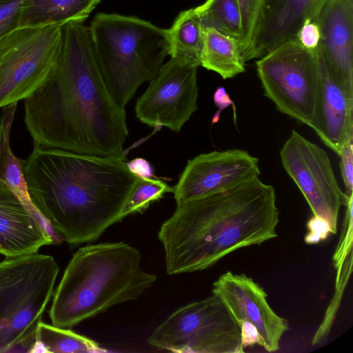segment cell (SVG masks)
I'll return each instance as SVG.
<instances>
[{
  "label": "cell",
  "mask_w": 353,
  "mask_h": 353,
  "mask_svg": "<svg viewBox=\"0 0 353 353\" xmlns=\"http://www.w3.org/2000/svg\"><path fill=\"white\" fill-rule=\"evenodd\" d=\"M24 112L34 145L126 160L125 108L104 81L89 28L83 23L62 26L57 64L24 100Z\"/></svg>",
  "instance_id": "cell-1"
},
{
  "label": "cell",
  "mask_w": 353,
  "mask_h": 353,
  "mask_svg": "<svg viewBox=\"0 0 353 353\" xmlns=\"http://www.w3.org/2000/svg\"><path fill=\"white\" fill-rule=\"evenodd\" d=\"M23 169L32 203L71 245L96 241L121 221L139 179L126 160L37 145Z\"/></svg>",
  "instance_id": "cell-2"
},
{
  "label": "cell",
  "mask_w": 353,
  "mask_h": 353,
  "mask_svg": "<svg viewBox=\"0 0 353 353\" xmlns=\"http://www.w3.org/2000/svg\"><path fill=\"white\" fill-rule=\"evenodd\" d=\"M275 190L259 176L226 191L179 205L161 225L169 274L210 268L241 248L277 236Z\"/></svg>",
  "instance_id": "cell-3"
},
{
  "label": "cell",
  "mask_w": 353,
  "mask_h": 353,
  "mask_svg": "<svg viewBox=\"0 0 353 353\" xmlns=\"http://www.w3.org/2000/svg\"><path fill=\"white\" fill-rule=\"evenodd\" d=\"M141 257L139 250L123 242L80 248L54 292L49 312L52 325L72 327L137 299L157 279L141 268Z\"/></svg>",
  "instance_id": "cell-4"
},
{
  "label": "cell",
  "mask_w": 353,
  "mask_h": 353,
  "mask_svg": "<svg viewBox=\"0 0 353 353\" xmlns=\"http://www.w3.org/2000/svg\"><path fill=\"white\" fill-rule=\"evenodd\" d=\"M88 28L104 81L125 108L141 84L157 77L169 55L168 30L115 13L97 14Z\"/></svg>",
  "instance_id": "cell-5"
},
{
  "label": "cell",
  "mask_w": 353,
  "mask_h": 353,
  "mask_svg": "<svg viewBox=\"0 0 353 353\" xmlns=\"http://www.w3.org/2000/svg\"><path fill=\"white\" fill-rule=\"evenodd\" d=\"M59 272L53 256L37 252L0 261V353H29Z\"/></svg>",
  "instance_id": "cell-6"
},
{
  "label": "cell",
  "mask_w": 353,
  "mask_h": 353,
  "mask_svg": "<svg viewBox=\"0 0 353 353\" xmlns=\"http://www.w3.org/2000/svg\"><path fill=\"white\" fill-rule=\"evenodd\" d=\"M157 348L177 353H242V329L212 294L170 314L148 337Z\"/></svg>",
  "instance_id": "cell-7"
},
{
  "label": "cell",
  "mask_w": 353,
  "mask_h": 353,
  "mask_svg": "<svg viewBox=\"0 0 353 353\" xmlns=\"http://www.w3.org/2000/svg\"><path fill=\"white\" fill-rule=\"evenodd\" d=\"M256 65L264 95L281 112L311 127L320 87L316 49L308 50L293 38L269 51Z\"/></svg>",
  "instance_id": "cell-8"
},
{
  "label": "cell",
  "mask_w": 353,
  "mask_h": 353,
  "mask_svg": "<svg viewBox=\"0 0 353 353\" xmlns=\"http://www.w3.org/2000/svg\"><path fill=\"white\" fill-rule=\"evenodd\" d=\"M62 26L19 28L0 39V108L25 100L57 64Z\"/></svg>",
  "instance_id": "cell-9"
},
{
  "label": "cell",
  "mask_w": 353,
  "mask_h": 353,
  "mask_svg": "<svg viewBox=\"0 0 353 353\" xmlns=\"http://www.w3.org/2000/svg\"><path fill=\"white\" fill-rule=\"evenodd\" d=\"M280 156L285 170L301 190L313 216L325 220L331 233L336 234L344 193L327 154L293 130Z\"/></svg>",
  "instance_id": "cell-10"
},
{
  "label": "cell",
  "mask_w": 353,
  "mask_h": 353,
  "mask_svg": "<svg viewBox=\"0 0 353 353\" xmlns=\"http://www.w3.org/2000/svg\"><path fill=\"white\" fill-rule=\"evenodd\" d=\"M199 67L170 57L137 100V118L150 127L180 132L197 110Z\"/></svg>",
  "instance_id": "cell-11"
},
{
  "label": "cell",
  "mask_w": 353,
  "mask_h": 353,
  "mask_svg": "<svg viewBox=\"0 0 353 353\" xmlns=\"http://www.w3.org/2000/svg\"><path fill=\"white\" fill-rule=\"evenodd\" d=\"M212 287V294L221 299L240 325L244 347L258 344L269 352L279 349L288 323L272 309L263 288L245 274L231 271L221 274Z\"/></svg>",
  "instance_id": "cell-12"
},
{
  "label": "cell",
  "mask_w": 353,
  "mask_h": 353,
  "mask_svg": "<svg viewBox=\"0 0 353 353\" xmlns=\"http://www.w3.org/2000/svg\"><path fill=\"white\" fill-rule=\"evenodd\" d=\"M259 162L240 149L214 151L188 160L173 188L176 205L228 190L259 176Z\"/></svg>",
  "instance_id": "cell-13"
},
{
  "label": "cell",
  "mask_w": 353,
  "mask_h": 353,
  "mask_svg": "<svg viewBox=\"0 0 353 353\" xmlns=\"http://www.w3.org/2000/svg\"><path fill=\"white\" fill-rule=\"evenodd\" d=\"M310 18L320 29L317 49L327 69L353 93V0H319Z\"/></svg>",
  "instance_id": "cell-14"
},
{
  "label": "cell",
  "mask_w": 353,
  "mask_h": 353,
  "mask_svg": "<svg viewBox=\"0 0 353 353\" xmlns=\"http://www.w3.org/2000/svg\"><path fill=\"white\" fill-rule=\"evenodd\" d=\"M320 87L312 128L325 145L339 155L353 141V93L331 76L316 48Z\"/></svg>",
  "instance_id": "cell-15"
},
{
  "label": "cell",
  "mask_w": 353,
  "mask_h": 353,
  "mask_svg": "<svg viewBox=\"0 0 353 353\" xmlns=\"http://www.w3.org/2000/svg\"><path fill=\"white\" fill-rule=\"evenodd\" d=\"M43 223L0 179V254L15 257L37 253L41 247L53 243L50 230Z\"/></svg>",
  "instance_id": "cell-16"
},
{
  "label": "cell",
  "mask_w": 353,
  "mask_h": 353,
  "mask_svg": "<svg viewBox=\"0 0 353 353\" xmlns=\"http://www.w3.org/2000/svg\"><path fill=\"white\" fill-rule=\"evenodd\" d=\"M319 0H263L261 18L246 61L261 58L282 43L295 38Z\"/></svg>",
  "instance_id": "cell-17"
},
{
  "label": "cell",
  "mask_w": 353,
  "mask_h": 353,
  "mask_svg": "<svg viewBox=\"0 0 353 353\" xmlns=\"http://www.w3.org/2000/svg\"><path fill=\"white\" fill-rule=\"evenodd\" d=\"M101 0H25L19 28L83 23Z\"/></svg>",
  "instance_id": "cell-18"
},
{
  "label": "cell",
  "mask_w": 353,
  "mask_h": 353,
  "mask_svg": "<svg viewBox=\"0 0 353 353\" xmlns=\"http://www.w3.org/2000/svg\"><path fill=\"white\" fill-rule=\"evenodd\" d=\"M18 102L3 108L0 117V179L19 197L28 210L41 217L31 201L23 165L10 148V133Z\"/></svg>",
  "instance_id": "cell-19"
},
{
  "label": "cell",
  "mask_w": 353,
  "mask_h": 353,
  "mask_svg": "<svg viewBox=\"0 0 353 353\" xmlns=\"http://www.w3.org/2000/svg\"><path fill=\"white\" fill-rule=\"evenodd\" d=\"M201 65L218 73L223 79L245 71L239 41L214 28H204Z\"/></svg>",
  "instance_id": "cell-20"
},
{
  "label": "cell",
  "mask_w": 353,
  "mask_h": 353,
  "mask_svg": "<svg viewBox=\"0 0 353 353\" xmlns=\"http://www.w3.org/2000/svg\"><path fill=\"white\" fill-rule=\"evenodd\" d=\"M167 30L170 57L201 66L204 27L195 8L181 12Z\"/></svg>",
  "instance_id": "cell-21"
},
{
  "label": "cell",
  "mask_w": 353,
  "mask_h": 353,
  "mask_svg": "<svg viewBox=\"0 0 353 353\" xmlns=\"http://www.w3.org/2000/svg\"><path fill=\"white\" fill-rule=\"evenodd\" d=\"M195 9L204 28H214L239 43L242 26L237 0H206Z\"/></svg>",
  "instance_id": "cell-22"
},
{
  "label": "cell",
  "mask_w": 353,
  "mask_h": 353,
  "mask_svg": "<svg viewBox=\"0 0 353 353\" xmlns=\"http://www.w3.org/2000/svg\"><path fill=\"white\" fill-rule=\"evenodd\" d=\"M36 339L42 343L47 353H96L107 351L90 339L43 321L37 326Z\"/></svg>",
  "instance_id": "cell-23"
},
{
  "label": "cell",
  "mask_w": 353,
  "mask_h": 353,
  "mask_svg": "<svg viewBox=\"0 0 353 353\" xmlns=\"http://www.w3.org/2000/svg\"><path fill=\"white\" fill-rule=\"evenodd\" d=\"M172 190L173 188L162 180L139 177L123 207V219L130 214L145 210L152 202L160 199L165 193Z\"/></svg>",
  "instance_id": "cell-24"
},
{
  "label": "cell",
  "mask_w": 353,
  "mask_h": 353,
  "mask_svg": "<svg viewBox=\"0 0 353 353\" xmlns=\"http://www.w3.org/2000/svg\"><path fill=\"white\" fill-rule=\"evenodd\" d=\"M352 268V251L347 254L343 263L336 268L337 273L334 294L330 304L327 307L322 323L314 335L312 341V345L320 343L328 335L340 305L344 290L350 276Z\"/></svg>",
  "instance_id": "cell-25"
},
{
  "label": "cell",
  "mask_w": 353,
  "mask_h": 353,
  "mask_svg": "<svg viewBox=\"0 0 353 353\" xmlns=\"http://www.w3.org/2000/svg\"><path fill=\"white\" fill-rule=\"evenodd\" d=\"M241 17V36L239 46L243 61L246 62L259 26L263 0H237Z\"/></svg>",
  "instance_id": "cell-26"
},
{
  "label": "cell",
  "mask_w": 353,
  "mask_h": 353,
  "mask_svg": "<svg viewBox=\"0 0 353 353\" xmlns=\"http://www.w3.org/2000/svg\"><path fill=\"white\" fill-rule=\"evenodd\" d=\"M343 204L346 206L345 221L341 238L333 256L336 269L352 251V194L346 195L344 193Z\"/></svg>",
  "instance_id": "cell-27"
},
{
  "label": "cell",
  "mask_w": 353,
  "mask_h": 353,
  "mask_svg": "<svg viewBox=\"0 0 353 353\" xmlns=\"http://www.w3.org/2000/svg\"><path fill=\"white\" fill-rule=\"evenodd\" d=\"M25 0H0V39L19 28Z\"/></svg>",
  "instance_id": "cell-28"
},
{
  "label": "cell",
  "mask_w": 353,
  "mask_h": 353,
  "mask_svg": "<svg viewBox=\"0 0 353 353\" xmlns=\"http://www.w3.org/2000/svg\"><path fill=\"white\" fill-rule=\"evenodd\" d=\"M295 38L308 50H315L319 45L321 32L318 24L312 18L305 19Z\"/></svg>",
  "instance_id": "cell-29"
},
{
  "label": "cell",
  "mask_w": 353,
  "mask_h": 353,
  "mask_svg": "<svg viewBox=\"0 0 353 353\" xmlns=\"http://www.w3.org/2000/svg\"><path fill=\"white\" fill-rule=\"evenodd\" d=\"M349 142L341 151L339 157L341 176L346 195L352 194L353 190V144Z\"/></svg>",
  "instance_id": "cell-30"
},
{
  "label": "cell",
  "mask_w": 353,
  "mask_h": 353,
  "mask_svg": "<svg viewBox=\"0 0 353 353\" xmlns=\"http://www.w3.org/2000/svg\"><path fill=\"white\" fill-rule=\"evenodd\" d=\"M307 233L305 237L307 244H316L324 241L331 233L328 223L321 218L313 216L307 223Z\"/></svg>",
  "instance_id": "cell-31"
},
{
  "label": "cell",
  "mask_w": 353,
  "mask_h": 353,
  "mask_svg": "<svg viewBox=\"0 0 353 353\" xmlns=\"http://www.w3.org/2000/svg\"><path fill=\"white\" fill-rule=\"evenodd\" d=\"M213 100L214 104L219 108L212 117V123H215L219 121L221 112L230 105H234V102L224 87H219L215 90Z\"/></svg>",
  "instance_id": "cell-32"
},
{
  "label": "cell",
  "mask_w": 353,
  "mask_h": 353,
  "mask_svg": "<svg viewBox=\"0 0 353 353\" xmlns=\"http://www.w3.org/2000/svg\"><path fill=\"white\" fill-rule=\"evenodd\" d=\"M128 169L139 177L151 178L153 170L149 162L143 158H136L127 162Z\"/></svg>",
  "instance_id": "cell-33"
}]
</instances>
